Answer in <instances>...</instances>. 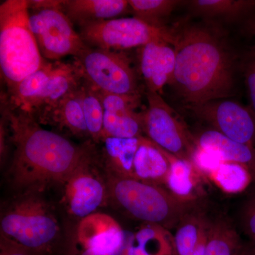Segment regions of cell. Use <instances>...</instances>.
Returning a JSON list of instances; mask_svg holds the SVG:
<instances>
[{
    "label": "cell",
    "instance_id": "6da1fadb",
    "mask_svg": "<svg viewBox=\"0 0 255 255\" xmlns=\"http://www.w3.org/2000/svg\"><path fill=\"white\" fill-rule=\"evenodd\" d=\"M175 69L170 85L185 107L231 98L236 56L212 23L180 21L172 26Z\"/></svg>",
    "mask_w": 255,
    "mask_h": 255
},
{
    "label": "cell",
    "instance_id": "4316f807",
    "mask_svg": "<svg viewBox=\"0 0 255 255\" xmlns=\"http://www.w3.org/2000/svg\"><path fill=\"white\" fill-rule=\"evenodd\" d=\"M186 3L179 0H128L133 17L156 27H165L167 18L178 6Z\"/></svg>",
    "mask_w": 255,
    "mask_h": 255
},
{
    "label": "cell",
    "instance_id": "277c9868",
    "mask_svg": "<svg viewBox=\"0 0 255 255\" xmlns=\"http://www.w3.org/2000/svg\"><path fill=\"white\" fill-rule=\"evenodd\" d=\"M109 195L129 217L145 224L174 231L182 218L197 208L196 203L175 197L166 188L106 172Z\"/></svg>",
    "mask_w": 255,
    "mask_h": 255
},
{
    "label": "cell",
    "instance_id": "83f0119b",
    "mask_svg": "<svg viewBox=\"0 0 255 255\" xmlns=\"http://www.w3.org/2000/svg\"><path fill=\"white\" fill-rule=\"evenodd\" d=\"M82 102L89 136L100 142L103 137L104 107L100 92L84 80Z\"/></svg>",
    "mask_w": 255,
    "mask_h": 255
},
{
    "label": "cell",
    "instance_id": "f546056e",
    "mask_svg": "<svg viewBox=\"0 0 255 255\" xmlns=\"http://www.w3.org/2000/svg\"><path fill=\"white\" fill-rule=\"evenodd\" d=\"M240 223L243 232L251 239L255 238V192L245 202L240 214Z\"/></svg>",
    "mask_w": 255,
    "mask_h": 255
},
{
    "label": "cell",
    "instance_id": "9c48e42d",
    "mask_svg": "<svg viewBox=\"0 0 255 255\" xmlns=\"http://www.w3.org/2000/svg\"><path fill=\"white\" fill-rule=\"evenodd\" d=\"M74 59L84 80L97 91L110 95H140L136 74L122 52L88 47Z\"/></svg>",
    "mask_w": 255,
    "mask_h": 255
},
{
    "label": "cell",
    "instance_id": "2e32d148",
    "mask_svg": "<svg viewBox=\"0 0 255 255\" xmlns=\"http://www.w3.org/2000/svg\"><path fill=\"white\" fill-rule=\"evenodd\" d=\"M62 9L79 27L112 19L130 11L127 0H64Z\"/></svg>",
    "mask_w": 255,
    "mask_h": 255
},
{
    "label": "cell",
    "instance_id": "f1b7e54d",
    "mask_svg": "<svg viewBox=\"0 0 255 255\" xmlns=\"http://www.w3.org/2000/svg\"><path fill=\"white\" fill-rule=\"evenodd\" d=\"M243 72L244 75L248 97H249L250 110L255 116V52L252 51L248 55L243 63Z\"/></svg>",
    "mask_w": 255,
    "mask_h": 255
},
{
    "label": "cell",
    "instance_id": "836d02e7",
    "mask_svg": "<svg viewBox=\"0 0 255 255\" xmlns=\"http://www.w3.org/2000/svg\"><path fill=\"white\" fill-rule=\"evenodd\" d=\"M255 150V147H254Z\"/></svg>",
    "mask_w": 255,
    "mask_h": 255
},
{
    "label": "cell",
    "instance_id": "7402d4cb",
    "mask_svg": "<svg viewBox=\"0 0 255 255\" xmlns=\"http://www.w3.org/2000/svg\"><path fill=\"white\" fill-rule=\"evenodd\" d=\"M187 4L196 16L228 22H236L255 9L254 0H192Z\"/></svg>",
    "mask_w": 255,
    "mask_h": 255
},
{
    "label": "cell",
    "instance_id": "52a82bcc",
    "mask_svg": "<svg viewBox=\"0 0 255 255\" xmlns=\"http://www.w3.org/2000/svg\"><path fill=\"white\" fill-rule=\"evenodd\" d=\"M82 40L98 49L122 51L141 47L152 42H164L173 46L172 27H156L133 17L115 18L80 27Z\"/></svg>",
    "mask_w": 255,
    "mask_h": 255
},
{
    "label": "cell",
    "instance_id": "d6986e66",
    "mask_svg": "<svg viewBox=\"0 0 255 255\" xmlns=\"http://www.w3.org/2000/svg\"><path fill=\"white\" fill-rule=\"evenodd\" d=\"M82 86L40 116L36 119L38 123L54 125L76 136H89L82 107Z\"/></svg>",
    "mask_w": 255,
    "mask_h": 255
},
{
    "label": "cell",
    "instance_id": "8fae6325",
    "mask_svg": "<svg viewBox=\"0 0 255 255\" xmlns=\"http://www.w3.org/2000/svg\"><path fill=\"white\" fill-rule=\"evenodd\" d=\"M186 108L228 138L255 147V116L236 101L220 99Z\"/></svg>",
    "mask_w": 255,
    "mask_h": 255
},
{
    "label": "cell",
    "instance_id": "1f68e13d",
    "mask_svg": "<svg viewBox=\"0 0 255 255\" xmlns=\"http://www.w3.org/2000/svg\"><path fill=\"white\" fill-rule=\"evenodd\" d=\"M243 255H255V238H252L249 243H245Z\"/></svg>",
    "mask_w": 255,
    "mask_h": 255
},
{
    "label": "cell",
    "instance_id": "cb8c5ba5",
    "mask_svg": "<svg viewBox=\"0 0 255 255\" xmlns=\"http://www.w3.org/2000/svg\"><path fill=\"white\" fill-rule=\"evenodd\" d=\"M132 255H174L173 235L160 226L145 224L135 233Z\"/></svg>",
    "mask_w": 255,
    "mask_h": 255
},
{
    "label": "cell",
    "instance_id": "ac0fdd59",
    "mask_svg": "<svg viewBox=\"0 0 255 255\" xmlns=\"http://www.w3.org/2000/svg\"><path fill=\"white\" fill-rule=\"evenodd\" d=\"M196 140L198 147L214 154L221 160L245 166L255 182V150L253 147L234 141L214 129L201 132Z\"/></svg>",
    "mask_w": 255,
    "mask_h": 255
},
{
    "label": "cell",
    "instance_id": "4fadbf2b",
    "mask_svg": "<svg viewBox=\"0 0 255 255\" xmlns=\"http://www.w3.org/2000/svg\"><path fill=\"white\" fill-rule=\"evenodd\" d=\"M99 92L105 112L102 138L143 136L142 112H137L140 95L122 96Z\"/></svg>",
    "mask_w": 255,
    "mask_h": 255
},
{
    "label": "cell",
    "instance_id": "5b68a950",
    "mask_svg": "<svg viewBox=\"0 0 255 255\" xmlns=\"http://www.w3.org/2000/svg\"><path fill=\"white\" fill-rule=\"evenodd\" d=\"M38 191L21 193L1 214V236L42 255H51L60 237L58 221Z\"/></svg>",
    "mask_w": 255,
    "mask_h": 255
},
{
    "label": "cell",
    "instance_id": "9a60e30c",
    "mask_svg": "<svg viewBox=\"0 0 255 255\" xmlns=\"http://www.w3.org/2000/svg\"><path fill=\"white\" fill-rule=\"evenodd\" d=\"M84 82L80 70L75 63L53 62L51 75L47 83L41 102L33 117L37 119L47 111L58 105L67 96L76 91Z\"/></svg>",
    "mask_w": 255,
    "mask_h": 255
},
{
    "label": "cell",
    "instance_id": "ba28073f",
    "mask_svg": "<svg viewBox=\"0 0 255 255\" xmlns=\"http://www.w3.org/2000/svg\"><path fill=\"white\" fill-rule=\"evenodd\" d=\"M146 96L147 107L142 112L145 137L171 155L194 164L198 145L187 124L160 95L147 91Z\"/></svg>",
    "mask_w": 255,
    "mask_h": 255
},
{
    "label": "cell",
    "instance_id": "e0dca14e",
    "mask_svg": "<svg viewBox=\"0 0 255 255\" xmlns=\"http://www.w3.org/2000/svg\"><path fill=\"white\" fill-rule=\"evenodd\" d=\"M169 170L170 162L166 151L145 135L141 136L134 159V179L164 187Z\"/></svg>",
    "mask_w": 255,
    "mask_h": 255
},
{
    "label": "cell",
    "instance_id": "7c38bea8",
    "mask_svg": "<svg viewBox=\"0 0 255 255\" xmlns=\"http://www.w3.org/2000/svg\"><path fill=\"white\" fill-rule=\"evenodd\" d=\"M125 230L113 217L95 213L80 220L71 251L96 255H116L123 246Z\"/></svg>",
    "mask_w": 255,
    "mask_h": 255
},
{
    "label": "cell",
    "instance_id": "d6a6232c",
    "mask_svg": "<svg viewBox=\"0 0 255 255\" xmlns=\"http://www.w3.org/2000/svg\"><path fill=\"white\" fill-rule=\"evenodd\" d=\"M251 32H252V33H253V34L255 35V21H253V23H252ZM253 51L255 52V49L253 50Z\"/></svg>",
    "mask_w": 255,
    "mask_h": 255
},
{
    "label": "cell",
    "instance_id": "4dcf8cb0",
    "mask_svg": "<svg viewBox=\"0 0 255 255\" xmlns=\"http://www.w3.org/2000/svg\"><path fill=\"white\" fill-rule=\"evenodd\" d=\"M0 255H42L27 248L19 246L17 243L10 241L1 236L0 239Z\"/></svg>",
    "mask_w": 255,
    "mask_h": 255
},
{
    "label": "cell",
    "instance_id": "603a6c76",
    "mask_svg": "<svg viewBox=\"0 0 255 255\" xmlns=\"http://www.w3.org/2000/svg\"><path fill=\"white\" fill-rule=\"evenodd\" d=\"M244 245L229 220L209 218L205 255H243Z\"/></svg>",
    "mask_w": 255,
    "mask_h": 255
},
{
    "label": "cell",
    "instance_id": "3957f363",
    "mask_svg": "<svg viewBox=\"0 0 255 255\" xmlns=\"http://www.w3.org/2000/svg\"><path fill=\"white\" fill-rule=\"evenodd\" d=\"M46 63L32 31L28 1H3L0 5V68L9 93Z\"/></svg>",
    "mask_w": 255,
    "mask_h": 255
},
{
    "label": "cell",
    "instance_id": "5bb4252c",
    "mask_svg": "<svg viewBox=\"0 0 255 255\" xmlns=\"http://www.w3.org/2000/svg\"><path fill=\"white\" fill-rule=\"evenodd\" d=\"M139 63L147 91L161 95L173 78L176 63L174 46L164 42L148 43L140 48Z\"/></svg>",
    "mask_w": 255,
    "mask_h": 255
},
{
    "label": "cell",
    "instance_id": "484cf974",
    "mask_svg": "<svg viewBox=\"0 0 255 255\" xmlns=\"http://www.w3.org/2000/svg\"><path fill=\"white\" fill-rule=\"evenodd\" d=\"M208 177L228 194L243 192L253 182L251 172L245 166L224 161H221Z\"/></svg>",
    "mask_w": 255,
    "mask_h": 255
},
{
    "label": "cell",
    "instance_id": "ffe728a7",
    "mask_svg": "<svg viewBox=\"0 0 255 255\" xmlns=\"http://www.w3.org/2000/svg\"><path fill=\"white\" fill-rule=\"evenodd\" d=\"M140 137L102 138L100 141L102 144V159L106 172L119 177L134 179V159Z\"/></svg>",
    "mask_w": 255,
    "mask_h": 255
},
{
    "label": "cell",
    "instance_id": "7a4b0ae2",
    "mask_svg": "<svg viewBox=\"0 0 255 255\" xmlns=\"http://www.w3.org/2000/svg\"><path fill=\"white\" fill-rule=\"evenodd\" d=\"M4 105L3 118L14 146L9 172L12 185L23 193L41 192L50 184H64L93 147L89 143L77 145L59 133L43 128L30 114L5 102Z\"/></svg>",
    "mask_w": 255,
    "mask_h": 255
},
{
    "label": "cell",
    "instance_id": "8992f818",
    "mask_svg": "<svg viewBox=\"0 0 255 255\" xmlns=\"http://www.w3.org/2000/svg\"><path fill=\"white\" fill-rule=\"evenodd\" d=\"M61 4L59 0L28 1L32 31L43 59L50 62L67 56L75 58L89 47L75 31Z\"/></svg>",
    "mask_w": 255,
    "mask_h": 255
},
{
    "label": "cell",
    "instance_id": "44dd1931",
    "mask_svg": "<svg viewBox=\"0 0 255 255\" xmlns=\"http://www.w3.org/2000/svg\"><path fill=\"white\" fill-rule=\"evenodd\" d=\"M166 152L170 162V170L164 187L180 200L197 202L198 188L204 176L194 164Z\"/></svg>",
    "mask_w": 255,
    "mask_h": 255
},
{
    "label": "cell",
    "instance_id": "d4e9b609",
    "mask_svg": "<svg viewBox=\"0 0 255 255\" xmlns=\"http://www.w3.org/2000/svg\"><path fill=\"white\" fill-rule=\"evenodd\" d=\"M207 216L196 209L186 214L174 230V255H193Z\"/></svg>",
    "mask_w": 255,
    "mask_h": 255
},
{
    "label": "cell",
    "instance_id": "30bf717a",
    "mask_svg": "<svg viewBox=\"0 0 255 255\" xmlns=\"http://www.w3.org/2000/svg\"><path fill=\"white\" fill-rule=\"evenodd\" d=\"M97 155L92 150L64 183L63 203L68 214L80 220L96 211L110 199L107 179L97 169Z\"/></svg>",
    "mask_w": 255,
    "mask_h": 255
}]
</instances>
